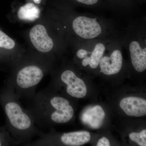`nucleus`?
Returning <instances> with one entry per match:
<instances>
[{"mask_svg":"<svg viewBox=\"0 0 146 146\" xmlns=\"http://www.w3.org/2000/svg\"><path fill=\"white\" fill-rule=\"evenodd\" d=\"M15 91L6 82L0 89V104L5 115V126L17 145L26 146L43 131L36 127L30 112L19 102Z\"/></svg>","mask_w":146,"mask_h":146,"instance_id":"1","label":"nucleus"},{"mask_svg":"<svg viewBox=\"0 0 146 146\" xmlns=\"http://www.w3.org/2000/svg\"><path fill=\"white\" fill-rule=\"evenodd\" d=\"M28 110L39 128L46 129L52 124L69 122L74 115L73 108L67 99L44 89L30 100Z\"/></svg>","mask_w":146,"mask_h":146,"instance_id":"2","label":"nucleus"},{"mask_svg":"<svg viewBox=\"0 0 146 146\" xmlns=\"http://www.w3.org/2000/svg\"><path fill=\"white\" fill-rule=\"evenodd\" d=\"M72 28L80 41L108 39L121 34L112 21L91 13H80L75 16Z\"/></svg>","mask_w":146,"mask_h":146,"instance_id":"3","label":"nucleus"},{"mask_svg":"<svg viewBox=\"0 0 146 146\" xmlns=\"http://www.w3.org/2000/svg\"><path fill=\"white\" fill-rule=\"evenodd\" d=\"M146 22L145 17L130 20L124 33L121 35L123 47L129 52L131 64L140 73L146 70Z\"/></svg>","mask_w":146,"mask_h":146,"instance_id":"4","label":"nucleus"},{"mask_svg":"<svg viewBox=\"0 0 146 146\" xmlns=\"http://www.w3.org/2000/svg\"><path fill=\"white\" fill-rule=\"evenodd\" d=\"M44 76L41 67L36 65H25L7 81L15 91L19 99L30 100L35 94V90Z\"/></svg>","mask_w":146,"mask_h":146,"instance_id":"5","label":"nucleus"},{"mask_svg":"<svg viewBox=\"0 0 146 146\" xmlns=\"http://www.w3.org/2000/svg\"><path fill=\"white\" fill-rule=\"evenodd\" d=\"M121 34L110 40L106 50L99 64L100 72L106 75H112L120 72L123 65L122 48L123 47Z\"/></svg>","mask_w":146,"mask_h":146,"instance_id":"6","label":"nucleus"},{"mask_svg":"<svg viewBox=\"0 0 146 146\" xmlns=\"http://www.w3.org/2000/svg\"><path fill=\"white\" fill-rule=\"evenodd\" d=\"M60 80L66 85V92L71 96L82 98L86 96V84L72 70L63 71L60 75Z\"/></svg>","mask_w":146,"mask_h":146,"instance_id":"7","label":"nucleus"},{"mask_svg":"<svg viewBox=\"0 0 146 146\" xmlns=\"http://www.w3.org/2000/svg\"><path fill=\"white\" fill-rule=\"evenodd\" d=\"M29 36L33 44L40 52H48L52 49L53 41L42 25H37L33 27L30 32Z\"/></svg>","mask_w":146,"mask_h":146,"instance_id":"8","label":"nucleus"},{"mask_svg":"<svg viewBox=\"0 0 146 146\" xmlns=\"http://www.w3.org/2000/svg\"><path fill=\"white\" fill-rule=\"evenodd\" d=\"M120 106L127 115L140 117L146 114V100L139 97H130L121 100Z\"/></svg>","mask_w":146,"mask_h":146,"instance_id":"9","label":"nucleus"},{"mask_svg":"<svg viewBox=\"0 0 146 146\" xmlns=\"http://www.w3.org/2000/svg\"><path fill=\"white\" fill-rule=\"evenodd\" d=\"M107 9L119 16H128L135 12V0H104Z\"/></svg>","mask_w":146,"mask_h":146,"instance_id":"10","label":"nucleus"},{"mask_svg":"<svg viewBox=\"0 0 146 146\" xmlns=\"http://www.w3.org/2000/svg\"><path fill=\"white\" fill-rule=\"evenodd\" d=\"M91 138L88 131H78L63 133L59 139L60 142L65 145L79 146L87 143Z\"/></svg>","mask_w":146,"mask_h":146,"instance_id":"11","label":"nucleus"},{"mask_svg":"<svg viewBox=\"0 0 146 146\" xmlns=\"http://www.w3.org/2000/svg\"><path fill=\"white\" fill-rule=\"evenodd\" d=\"M105 116V113L103 108L100 106H97L86 110L82 115V120L92 127L98 128L102 124Z\"/></svg>","mask_w":146,"mask_h":146,"instance_id":"12","label":"nucleus"},{"mask_svg":"<svg viewBox=\"0 0 146 146\" xmlns=\"http://www.w3.org/2000/svg\"><path fill=\"white\" fill-rule=\"evenodd\" d=\"M40 10L32 3H28L21 7L18 12V16L21 20L34 21L39 18Z\"/></svg>","mask_w":146,"mask_h":146,"instance_id":"13","label":"nucleus"},{"mask_svg":"<svg viewBox=\"0 0 146 146\" xmlns=\"http://www.w3.org/2000/svg\"><path fill=\"white\" fill-rule=\"evenodd\" d=\"M17 145L13 137L4 126L0 127V146Z\"/></svg>","mask_w":146,"mask_h":146,"instance_id":"14","label":"nucleus"},{"mask_svg":"<svg viewBox=\"0 0 146 146\" xmlns=\"http://www.w3.org/2000/svg\"><path fill=\"white\" fill-rule=\"evenodd\" d=\"M15 42L0 29V48L11 50L14 48Z\"/></svg>","mask_w":146,"mask_h":146,"instance_id":"15","label":"nucleus"},{"mask_svg":"<svg viewBox=\"0 0 146 146\" xmlns=\"http://www.w3.org/2000/svg\"><path fill=\"white\" fill-rule=\"evenodd\" d=\"M129 137L131 141L135 142L141 146H146V130L144 129L139 133L132 132Z\"/></svg>","mask_w":146,"mask_h":146,"instance_id":"16","label":"nucleus"},{"mask_svg":"<svg viewBox=\"0 0 146 146\" xmlns=\"http://www.w3.org/2000/svg\"><path fill=\"white\" fill-rule=\"evenodd\" d=\"M98 146H110V141L106 137H103L100 139L99 141L97 143Z\"/></svg>","mask_w":146,"mask_h":146,"instance_id":"17","label":"nucleus"},{"mask_svg":"<svg viewBox=\"0 0 146 146\" xmlns=\"http://www.w3.org/2000/svg\"><path fill=\"white\" fill-rule=\"evenodd\" d=\"M35 3L36 4H39L41 3V0H33Z\"/></svg>","mask_w":146,"mask_h":146,"instance_id":"18","label":"nucleus"},{"mask_svg":"<svg viewBox=\"0 0 146 146\" xmlns=\"http://www.w3.org/2000/svg\"><path fill=\"white\" fill-rule=\"evenodd\" d=\"M144 1H145V0H144Z\"/></svg>","mask_w":146,"mask_h":146,"instance_id":"19","label":"nucleus"}]
</instances>
